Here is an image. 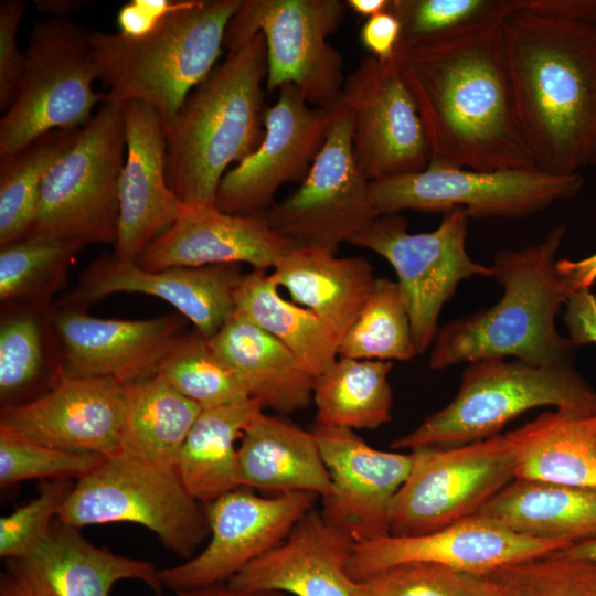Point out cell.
Instances as JSON below:
<instances>
[{"label": "cell", "mask_w": 596, "mask_h": 596, "mask_svg": "<svg viewBox=\"0 0 596 596\" xmlns=\"http://www.w3.org/2000/svg\"><path fill=\"white\" fill-rule=\"evenodd\" d=\"M502 26L397 46L394 60L423 121L430 162L475 170L535 168Z\"/></svg>", "instance_id": "obj_1"}, {"label": "cell", "mask_w": 596, "mask_h": 596, "mask_svg": "<svg viewBox=\"0 0 596 596\" xmlns=\"http://www.w3.org/2000/svg\"><path fill=\"white\" fill-rule=\"evenodd\" d=\"M520 124L538 170L596 167V22L529 8L502 26Z\"/></svg>", "instance_id": "obj_2"}, {"label": "cell", "mask_w": 596, "mask_h": 596, "mask_svg": "<svg viewBox=\"0 0 596 596\" xmlns=\"http://www.w3.org/2000/svg\"><path fill=\"white\" fill-rule=\"evenodd\" d=\"M565 231L564 224L554 226L535 245L494 255L491 267L503 287L501 298L438 329L432 369L507 358L536 365L572 363L575 347L555 322L571 294L556 269Z\"/></svg>", "instance_id": "obj_3"}, {"label": "cell", "mask_w": 596, "mask_h": 596, "mask_svg": "<svg viewBox=\"0 0 596 596\" xmlns=\"http://www.w3.org/2000/svg\"><path fill=\"white\" fill-rule=\"evenodd\" d=\"M266 77V44L257 33L227 52L163 126L167 181L184 204L214 205L227 167L262 143Z\"/></svg>", "instance_id": "obj_4"}, {"label": "cell", "mask_w": 596, "mask_h": 596, "mask_svg": "<svg viewBox=\"0 0 596 596\" xmlns=\"http://www.w3.org/2000/svg\"><path fill=\"white\" fill-rule=\"evenodd\" d=\"M242 0H181L146 34L91 32L104 98L151 106L163 126L212 72Z\"/></svg>", "instance_id": "obj_5"}, {"label": "cell", "mask_w": 596, "mask_h": 596, "mask_svg": "<svg viewBox=\"0 0 596 596\" xmlns=\"http://www.w3.org/2000/svg\"><path fill=\"white\" fill-rule=\"evenodd\" d=\"M542 406L596 414V391L572 363L536 365L512 359L468 363L455 397L394 439L393 449L449 448L499 435L509 422Z\"/></svg>", "instance_id": "obj_6"}, {"label": "cell", "mask_w": 596, "mask_h": 596, "mask_svg": "<svg viewBox=\"0 0 596 596\" xmlns=\"http://www.w3.org/2000/svg\"><path fill=\"white\" fill-rule=\"evenodd\" d=\"M65 524L128 522L153 532L161 544L191 558L210 535L205 505L184 487L177 468L119 451L75 482L57 517Z\"/></svg>", "instance_id": "obj_7"}, {"label": "cell", "mask_w": 596, "mask_h": 596, "mask_svg": "<svg viewBox=\"0 0 596 596\" xmlns=\"http://www.w3.org/2000/svg\"><path fill=\"white\" fill-rule=\"evenodd\" d=\"M125 148L123 104L103 98L97 113L46 174L26 236L115 244Z\"/></svg>", "instance_id": "obj_8"}, {"label": "cell", "mask_w": 596, "mask_h": 596, "mask_svg": "<svg viewBox=\"0 0 596 596\" xmlns=\"http://www.w3.org/2000/svg\"><path fill=\"white\" fill-rule=\"evenodd\" d=\"M24 57L18 95L0 120V157L49 131L84 127L104 98L93 91L91 32L79 24L57 18L34 22Z\"/></svg>", "instance_id": "obj_9"}, {"label": "cell", "mask_w": 596, "mask_h": 596, "mask_svg": "<svg viewBox=\"0 0 596 596\" xmlns=\"http://www.w3.org/2000/svg\"><path fill=\"white\" fill-rule=\"evenodd\" d=\"M340 0H242L224 34L233 51L260 33L267 54L266 89L295 85L307 103L331 108L344 84L343 57L328 38L344 19Z\"/></svg>", "instance_id": "obj_10"}, {"label": "cell", "mask_w": 596, "mask_h": 596, "mask_svg": "<svg viewBox=\"0 0 596 596\" xmlns=\"http://www.w3.org/2000/svg\"><path fill=\"white\" fill-rule=\"evenodd\" d=\"M468 220L462 209H454L434 231L408 233L400 213L381 214L349 241L394 268L417 354L433 344L440 311L458 284L473 276L494 277L491 266L476 263L467 253Z\"/></svg>", "instance_id": "obj_11"}, {"label": "cell", "mask_w": 596, "mask_h": 596, "mask_svg": "<svg viewBox=\"0 0 596 596\" xmlns=\"http://www.w3.org/2000/svg\"><path fill=\"white\" fill-rule=\"evenodd\" d=\"M583 184L579 173L475 170L429 162L422 171L370 182V190L380 214L462 209L473 219H515L573 198Z\"/></svg>", "instance_id": "obj_12"}, {"label": "cell", "mask_w": 596, "mask_h": 596, "mask_svg": "<svg viewBox=\"0 0 596 596\" xmlns=\"http://www.w3.org/2000/svg\"><path fill=\"white\" fill-rule=\"evenodd\" d=\"M409 473L391 508L390 534L415 536L477 514L514 477L505 435L412 451Z\"/></svg>", "instance_id": "obj_13"}, {"label": "cell", "mask_w": 596, "mask_h": 596, "mask_svg": "<svg viewBox=\"0 0 596 596\" xmlns=\"http://www.w3.org/2000/svg\"><path fill=\"white\" fill-rule=\"evenodd\" d=\"M352 135L353 116L338 103L326 141L299 188L264 213L278 234L299 246L336 253L339 244L349 243L381 215L354 157Z\"/></svg>", "instance_id": "obj_14"}, {"label": "cell", "mask_w": 596, "mask_h": 596, "mask_svg": "<svg viewBox=\"0 0 596 596\" xmlns=\"http://www.w3.org/2000/svg\"><path fill=\"white\" fill-rule=\"evenodd\" d=\"M338 103L353 116L354 157L370 182L429 164L424 125L394 58L364 57L345 76Z\"/></svg>", "instance_id": "obj_15"}, {"label": "cell", "mask_w": 596, "mask_h": 596, "mask_svg": "<svg viewBox=\"0 0 596 596\" xmlns=\"http://www.w3.org/2000/svg\"><path fill=\"white\" fill-rule=\"evenodd\" d=\"M318 496L296 491L260 497L236 488L205 505L210 541L184 563L160 570L164 588L175 594L227 583L248 563L286 539Z\"/></svg>", "instance_id": "obj_16"}, {"label": "cell", "mask_w": 596, "mask_h": 596, "mask_svg": "<svg viewBox=\"0 0 596 596\" xmlns=\"http://www.w3.org/2000/svg\"><path fill=\"white\" fill-rule=\"evenodd\" d=\"M331 116L332 107H313L295 85L281 86L265 111L262 143L227 170L214 205L231 214H264L281 185L304 181L326 141Z\"/></svg>", "instance_id": "obj_17"}, {"label": "cell", "mask_w": 596, "mask_h": 596, "mask_svg": "<svg viewBox=\"0 0 596 596\" xmlns=\"http://www.w3.org/2000/svg\"><path fill=\"white\" fill-rule=\"evenodd\" d=\"M126 407V384L62 371L46 393L2 406L0 434L109 457L120 451Z\"/></svg>", "instance_id": "obj_18"}, {"label": "cell", "mask_w": 596, "mask_h": 596, "mask_svg": "<svg viewBox=\"0 0 596 596\" xmlns=\"http://www.w3.org/2000/svg\"><path fill=\"white\" fill-rule=\"evenodd\" d=\"M570 543L517 534L475 514L444 529L415 536L384 535L355 543L348 575L361 582L394 565L425 562L473 575L565 550Z\"/></svg>", "instance_id": "obj_19"}, {"label": "cell", "mask_w": 596, "mask_h": 596, "mask_svg": "<svg viewBox=\"0 0 596 596\" xmlns=\"http://www.w3.org/2000/svg\"><path fill=\"white\" fill-rule=\"evenodd\" d=\"M311 432L332 485L322 498L323 520L356 543L390 534L392 503L409 473L412 453L379 450L350 429L315 425Z\"/></svg>", "instance_id": "obj_20"}, {"label": "cell", "mask_w": 596, "mask_h": 596, "mask_svg": "<svg viewBox=\"0 0 596 596\" xmlns=\"http://www.w3.org/2000/svg\"><path fill=\"white\" fill-rule=\"evenodd\" d=\"M243 275L241 264L147 270L114 255L103 256L83 273L63 304L93 301L117 292L150 295L169 302L210 339L233 315L234 292Z\"/></svg>", "instance_id": "obj_21"}, {"label": "cell", "mask_w": 596, "mask_h": 596, "mask_svg": "<svg viewBox=\"0 0 596 596\" xmlns=\"http://www.w3.org/2000/svg\"><path fill=\"white\" fill-rule=\"evenodd\" d=\"M127 156L119 177V216L114 256L137 263L178 219L183 202L166 177L163 123L149 105L123 104Z\"/></svg>", "instance_id": "obj_22"}, {"label": "cell", "mask_w": 596, "mask_h": 596, "mask_svg": "<svg viewBox=\"0 0 596 596\" xmlns=\"http://www.w3.org/2000/svg\"><path fill=\"white\" fill-rule=\"evenodd\" d=\"M298 246L272 228L264 214L237 215L215 205L183 203L175 222L145 249L137 264L162 270L245 263L266 270Z\"/></svg>", "instance_id": "obj_23"}, {"label": "cell", "mask_w": 596, "mask_h": 596, "mask_svg": "<svg viewBox=\"0 0 596 596\" xmlns=\"http://www.w3.org/2000/svg\"><path fill=\"white\" fill-rule=\"evenodd\" d=\"M183 316L105 319L75 310L57 313L54 327L64 348L63 372L130 384L156 374L181 336Z\"/></svg>", "instance_id": "obj_24"}, {"label": "cell", "mask_w": 596, "mask_h": 596, "mask_svg": "<svg viewBox=\"0 0 596 596\" xmlns=\"http://www.w3.org/2000/svg\"><path fill=\"white\" fill-rule=\"evenodd\" d=\"M355 543L312 508L284 541L248 563L227 584L291 596H359V583L347 573Z\"/></svg>", "instance_id": "obj_25"}, {"label": "cell", "mask_w": 596, "mask_h": 596, "mask_svg": "<svg viewBox=\"0 0 596 596\" xmlns=\"http://www.w3.org/2000/svg\"><path fill=\"white\" fill-rule=\"evenodd\" d=\"M8 572L35 596H109L123 579L140 581L153 596H164L160 570L153 563L96 546L79 529L58 519L28 554L8 561Z\"/></svg>", "instance_id": "obj_26"}, {"label": "cell", "mask_w": 596, "mask_h": 596, "mask_svg": "<svg viewBox=\"0 0 596 596\" xmlns=\"http://www.w3.org/2000/svg\"><path fill=\"white\" fill-rule=\"evenodd\" d=\"M240 487L272 496L305 491L326 498L332 485L311 430L281 415L260 411L247 425L237 448Z\"/></svg>", "instance_id": "obj_27"}, {"label": "cell", "mask_w": 596, "mask_h": 596, "mask_svg": "<svg viewBox=\"0 0 596 596\" xmlns=\"http://www.w3.org/2000/svg\"><path fill=\"white\" fill-rule=\"evenodd\" d=\"M209 342L263 409L286 416L310 405L313 377L285 344L240 312Z\"/></svg>", "instance_id": "obj_28"}, {"label": "cell", "mask_w": 596, "mask_h": 596, "mask_svg": "<svg viewBox=\"0 0 596 596\" xmlns=\"http://www.w3.org/2000/svg\"><path fill=\"white\" fill-rule=\"evenodd\" d=\"M272 275L292 302L315 313L338 342L353 324L376 279L366 258L337 257L317 246L288 252L277 260Z\"/></svg>", "instance_id": "obj_29"}, {"label": "cell", "mask_w": 596, "mask_h": 596, "mask_svg": "<svg viewBox=\"0 0 596 596\" xmlns=\"http://www.w3.org/2000/svg\"><path fill=\"white\" fill-rule=\"evenodd\" d=\"M477 514L517 534L573 545L596 539V488L513 479Z\"/></svg>", "instance_id": "obj_30"}, {"label": "cell", "mask_w": 596, "mask_h": 596, "mask_svg": "<svg viewBox=\"0 0 596 596\" xmlns=\"http://www.w3.org/2000/svg\"><path fill=\"white\" fill-rule=\"evenodd\" d=\"M505 437L514 479L596 488V414L546 412Z\"/></svg>", "instance_id": "obj_31"}, {"label": "cell", "mask_w": 596, "mask_h": 596, "mask_svg": "<svg viewBox=\"0 0 596 596\" xmlns=\"http://www.w3.org/2000/svg\"><path fill=\"white\" fill-rule=\"evenodd\" d=\"M260 411L255 398L201 411L177 464L184 487L200 503L240 488L236 440Z\"/></svg>", "instance_id": "obj_32"}, {"label": "cell", "mask_w": 596, "mask_h": 596, "mask_svg": "<svg viewBox=\"0 0 596 596\" xmlns=\"http://www.w3.org/2000/svg\"><path fill=\"white\" fill-rule=\"evenodd\" d=\"M272 273L253 269L234 292L235 311L285 344L315 379L337 359L339 342L310 310L287 301Z\"/></svg>", "instance_id": "obj_33"}, {"label": "cell", "mask_w": 596, "mask_h": 596, "mask_svg": "<svg viewBox=\"0 0 596 596\" xmlns=\"http://www.w3.org/2000/svg\"><path fill=\"white\" fill-rule=\"evenodd\" d=\"M201 411L158 375L127 384L120 451L177 468L182 446Z\"/></svg>", "instance_id": "obj_34"}, {"label": "cell", "mask_w": 596, "mask_h": 596, "mask_svg": "<svg viewBox=\"0 0 596 596\" xmlns=\"http://www.w3.org/2000/svg\"><path fill=\"white\" fill-rule=\"evenodd\" d=\"M392 362L338 356L313 379L315 425L375 429L391 421Z\"/></svg>", "instance_id": "obj_35"}, {"label": "cell", "mask_w": 596, "mask_h": 596, "mask_svg": "<svg viewBox=\"0 0 596 596\" xmlns=\"http://www.w3.org/2000/svg\"><path fill=\"white\" fill-rule=\"evenodd\" d=\"M79 129H55L0 160V245L24 238L33 223L44 179L72 147Z\"/></svg>", "instance_id": "obj_36"}, {"label": "cell", "mask_w": 596, "mask_h": 596, "mask_svg": "<svg viewBox=\"0 0 596 596\" xmlns=\"http://www.w3.org/2000/svg\"><path fill=\"white\" fill-rule=\"evenodd\" d=\"M528 0H391L400 21L398 45L459 39L503 25Z\"/></svg>", "instance_id": "obj_37"}, {"label": "cell", "mask_w": 596, "mask_h": 596, "mask_svg": "<svg viewBox=\"0 0 596 596\" xmlns=\"http://www.w3.org/2000/svg\"><path fill=\"white\" fill-rule=\"evenodd\" d=\"M416 354L411 319L398 283L376 278L360 313L339 342L338 355L391 362L407 361Z\"/></svg>", "instance_id": "obj_38"}, {"label": "cell", "mask_w": 596, "mask_h": 596, "mask_svg": "<svg viewBox=\"0 0 596 596\" xmlns=\"http://www.w3.org/2000/svg\"><path fill=\"white\" fill-rule=\"evenodd\" d=\"M202 409L252 398L232 369L198 330L181 334L156 374Z\"/></svg>", "instance_id": "obj_39"}, {"label": "cell", "mask_w": 596, "mask_h": 596, "mask_svg": "<svg viewBox=\"0 0 596 596\" xmlns=\"http://www.w3.org/2000/svg\"><path fill=\"white\" fill-rule=\"evenodd\" d=\"M81 241L57 236H26L0 251L2 301L50 298L63 284Z\"/></svg>", "instance_id": "obj_40"}, {"label": "cell", "mask_w": 596, "mask_h": 596, "mask_svg": "<svg viewBox=\"0 0 596 596\" xmlns=\"http://www.w3.org/2000/svg\"><path fill=\"white\" fill-rule=\"evenodd\" d=\"M491 596H596V564L564 550L511 563L486 574Z\"/></svg>", "instance_id": "obj_41"}, {"label": "cell", "mask_w": 596, "mask_h": 596, "mask_svg": "<svg viewBox=\"0 0 596 596\" xmlns=\"http://www.w3.org/2000/svg\"><path fill=\"white\" fill-rule=\"evenodd\" d=\"M359 596H491L487 575L425 562L391 566L359 582Z\"/></svg>", "instance_id": "obj_42"}, {"label": "cell", "mask_w": 596, "mask_h": 596, "mask_svg": "<svg viewBox=\"0 0 596 596\" xmlns=\"http://www.w3.org/2000/svg\"><path fill=\"white\" fill-rule=\"evenodd\" d=\"M105 456L58 449L0 434V483L14 486L41 479L79 480L98 468Z\"/></svg>", "instance_id": "obj_43"}, {"label": "cell", "mask_w": 596, "mask_h": 596, "mask_svg": "<svg viewBox=\"0 0 596 596\" xmlns=\"http://www.w3.org/2000/svg\"><path fill=\"white\" fill-rule=\"evenodd\" d=\"M75 483L70 479L44 480L39 493L0 519V556L15 560L28 554L51 531Z\"/></svg>", "instance_id": "obj_44"}, {"label": "cell", "mask_w": 596, "mask_h": 596, "mask_svg": "<svg viewBox=\"0 0 596 596\" xmlns=\"http://www.w3.org/2000/svg\"><path fill=\"white\" fill-rule=\"evenodd\" d=\"M42 338L31 317L20 316L0 329V395L10 400L38 377L43 360Z\"/></svg>", "instance_id": "obj_45"}, {"label": "cell", "mask_w": 596, "mask_h": 596, "mask_svg": "<svg viewBox=\"0 0 596 596\" xmlns=\"http://www.w3.org/2000/svg\"><path fill=\"white\" fill-rule=\"evenodd\" d=\"M25 9L22 0L0 2V109L3 113L18 95L24 70L25 57L18 46L17 34Z\"/></svg>", "instance_id": "obj_46"}, {"label": "cell", "mask_w": 596, "mask_h": 596, "mask_svg": "<svg viewBox=\"0 0 596 596\" xmlns=\"http://www.w3.org/2000/svg\"><path fill=\"white\" fill-rule=\"evenodd\" d=\"M563 321L568 332V340L576 348L596 344V296L590 290L570 294Z\"/></svg>", "instance_id": "obj_47"}, {"label": "cell", "mask_w": 596, "mask_h": 596, "mask_svg": "<svg viewBox=\"0 0 596 596\" xmlns=\"http://www.w3.org/2000/svg\"><path fill=\"white\" fill-rule=\"evenodd\" d=\"M400 36V21L390 11L368 18L360 31L362 45L383 62L394 58Z\"/></svg>", "instance_id": "obj_48"}, {"label": "cell", "mask_w": 596, "mask_h": 596, "mask_svg": "<svg viewBox=\"0 0 596 596\" xmlns=\"http://www.w3.org/2000/svg\"><path fill=\"white\" fill-rule=\"evenodd\" d=\"M174 0H134L123 6L117 15L119 32L140 36L149 32L172 8Z\"/></svg>", "instance_id": "obj_49"}, {"label": "cell", "mask_w": 596, "mask_h": 596, "mask_svg": "<svg viewBox=\"0 0 596 596\" xmlns=\"http://www.w3.org/2000/svg\"><path fill=\"white\" fill-rule=\"evenodd\" d=\"M529 8L562 19L596 22V0H529Z\"/></svg>", "instance_id": "obj_50"}, {"label": "cell", "mask_w": 596, "mask_h": 596, "mask_svg": "<svg viewBox=\"0 0 596 596\" xmlns=\"http://www.w3.org/2000/svg\"><path fill=\"white\" fill-rule=\"evenodd\" d=\"M556 269L570 292L590 290L596 281V252L578 260L557 259Z\"/></svg>", "instance_id": "obj_51"}, {"label": "cell", "mask_w": 596, "mask_h": 596, "mask_svg": "<svg viewBox=\"0 0 596 596\" xmlns=\"http://www.w3.org/2000/svg\"><path fill=\"white\" fill-rule=\"evenodd\" d=\"M178 596H291L273 589H238L227 583L180 592Z\"/></svg>", "instance_id": "obj_52"}, {"label": "cell", "mask_w": 596, "mask_h": 596, "mask_svg": "<svg viewBox=\"0 0 596 596\" xmlns=\"http://www.w3.org/2000/svg\"><path fill=\"white\" fill-rule=\"evenodd\" d=\"M35 7L50 18L66 19L68 14L83 7V1L77 0H35Z\"/></svg>", "instance_id": "obj_53"}, {"label": "cell", "mask_w": 596, "mask_h": 596, "mask_svg": "<svg viewBox=\"0 0 596 596\" xmlns=\"http://www.w3.org/2000/svg\"><path fill=\"white\" fill-rule=\"evenodd\" d=\"M391 0H347V8H350L356 14L371 18L375 14L389 10Z\"/></svg>", "instance_id": "obj_54"}, {"label": "cell", "mask_w": 596, "mask_h": 596, "mask_svg": "<svg viewBox=\"0 0 596 596\" xmlns=\"http://www.w3.org/2000/svg\"><path fill=\"white\" fill-rule=\"evenodd\" d=\"M0 596H35V594L20 578L7 572L1 575Z\"/></svg>", "instance_id": "obj_55"}, {"label": "cell", "mask_w": 596, "mask_h": 596, "mask_svg": "<svg viewBox=\"0 0 596 596\" xmlns=\"http://www.w3.org/2000/svg\"><path fill=\"white\" fill-rule=\"evenodd\" d=\"M568 554L596 564V539L573 544L564 550Z\"/></svg>", "instance_id": "obj_56"}]
</instances>
